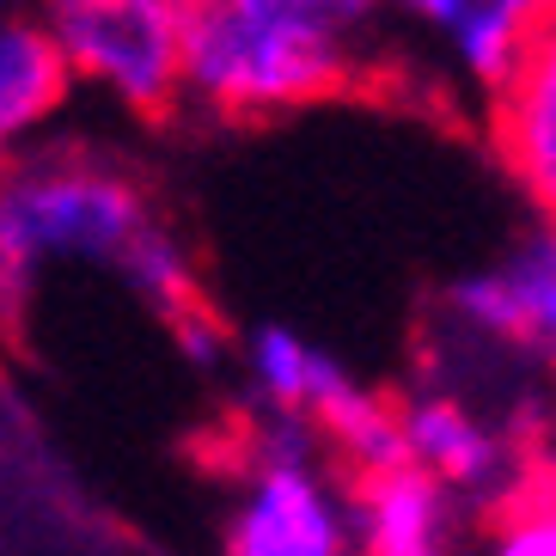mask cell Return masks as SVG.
Returning a JSON list of instances; mask_svg holds the SVG:
<instances>
[{
  "label": "cell",
  "instance_id": "obj_12",
  "mask_svg": "<svg viewBox=\"0 0 556 556\" xmlns=\"http://www.w3.org/2000/svg\"><path fill=\"white\" fill-rule=\"evenodd\" d=\"M520 458H526V490L556 502V416H539V428L520 441Z\"/></svg>",
  "mask_w": 556,
  "mask_h": 556
},
{
  "label": "cell",
  "instance_id": "obj_5",
  "mask_svg": "<svg viewBox=\"0 0 556 556\" xmlns=\"http://www.w3.org/2000/svg\"><path fill=\"white\" fill-rule=\"evenodd\" d=\"M490 141L556 232V7L526 31L520 62L490 99Z\"/></svg>",
  "mask_w": 556,
  "mask_h": 556
},
{
  "label": "cell",
  "instance_id": "obj_10",
  "mask_svg": "<svg viewBox=\"0 0 556 556\" xmlns=\"http://www.w3.org/2000/svg\"><path fill=\"white\" fill-rule=\"evenodd\" d=\"M502 281L514 294V306H520L526 355H539L556 379V232L539 227L532 239H520L514 257L502 263Z\"/></svg>",
  "mask_w": 556,
  "mask_h": 556
},
{
  "label": "cell",
  "instance_id": "obj_6",
  "mask_svg": "<svg viewBox=\"0 0 556 556\" xmlns=\"http://www.w3.org/2000/svg\"><path fill=\"white\" fill-rule=\"evenodd\" d=\"M67 74L55 37L43 31V18L31 7H13L0 13V160H13L37 141V129L62 111Z\"/></svg>",
  "mask_w": 556,
  "mask_h": 556
},
{
  "label": "cell",
  "instance_id": "obj_7",
  "mask_svg": "<svg viewBox=\"0 0 556 556\" xmlns=\"http://www.w3.org/2000/svg\"><path fill=\"white\" fill-rule=\"evenodd\" d=\"M409 18H422L428 31H441L453 43L458 67L471 74L483 92H502V80L520 62L526 31L551 13L556 0H392Z\"/></svg>",
  "mask_w": 556,
  "mask_h": 556
},
{
  "label": "cell",
  "instance_id": "obj_1",
  "mask_svg": "<svg viewBox=\"0 0 556 556\" xmlns=\"http://www.w3.org/2000/svg\"><path fill=\"white\" fill-rule=\"evenodd\" d=\"M153 220L148 190L86 148H25L0 160V330L25 325L50 263L123 269Z\"/></svg>",
  "mask_w": 556,
  "mask_h": 556
},
{
  "label": "cell",
  "instance_id": "obj_13",
  "mask_svg": "<svg viewBox=\"0 0 556 556\" xmlns=\"http://www.w3.org/2000/svg\"><path fill=\"white\" fill-rule=\"evenodd\" d=\"M13 7H25V0H0V13H13Z\"/></svg>",
  "mask_w": 556,
  "mask_h": 556
},
{
  "label": "cell",
  "instance_id": "obj_4",
  "mask_svg": "<svg viewBox=\"0 0 556 556\" xmlns=\"http://www.w3.org/2000/svg\"><path fill=\"white\" fill-rule=\"evenodd\" d=\"M397 428H404V453L422 477H434L446 495H477L495 502L502 514L507 502L526 495V458L520 441L490 428L458 392L422 386L416 397L397 404Z\"/></svg>",
  "mask_w": 556,
  "mask_h": 556
},
{
  "label": "cell",
  "instance_id": "obj_3",
  "mask_svg": "<svg viewBox=\"0 0 556 556\" xmlns=\"http://www.w3.org/2000/svg\"><path fill=\"white\" fill-rule=\"evenodd\" d=\"M227 556H355V514L318 458H257L227 526Z\"/></svg>",
  "mask_w": 556,
  "mask_h": 556
},
{
  "label": "cell",
  "instance_id": "obj_11",
  "mask_svg": "<svg viewBox=\"0 0 556 556\" xmlns=\"http://www.w3.org/2000/svg\"><path fill=\"white\" fill-rule=\"evenodd\" d=\"M483 556H556V502H544L532 490L520 502H507L495 514V532Z\"/></svg>",
  "mask_w": 556,
  "mask_h": 556
},
{
  "label": "cell",
  "instance_id": "obj_8",
  "mask_svg": "<svg viewBox=\"0 0 556 556\" xmlns=\"http://www.w3.org/2000/svg\"><path fill=\"white\" fill-rule=\"evenodd\" d=\"M220 7L276 43L337 55L349 67H367V43H374L379 13H386V0H220Z\"/></svg>",
  "mask_w": 556,
  "mask_h": 556
},
{
  "label": "cell",
  "instance_id": "obj_9",
  "mask_svg": "<svg viewBox=\"0 0 556 556\" xmlns=\"http://www.w3.org/2000/svg\"><path fill=\"white\" fill-rule=\"evenodd\" d=\"M245 367L257 379V397L269 409H288V416H318L325 397L343 386V361H330L318 343H306L300 330L288 325H257L245 337Z\"/></svg>",
  "mask_w": 556,
  "mask_h": 556
},
{
  "label": "cell",
  "instance_id": "obj_2",
  "mask_svg": "<svg viewBox=\"0 0 556 556\" xmlns=\"http://www.w3.org/2000/svg\"><path fill=\"white\" fill-rule=\"evenodd\" d=\"M37 18L67 74L129 111L165 123L184 104V0H37Z\"/></svg>",
  "mask_w": 556,
  "mask_h": 556
}]
</instances>
